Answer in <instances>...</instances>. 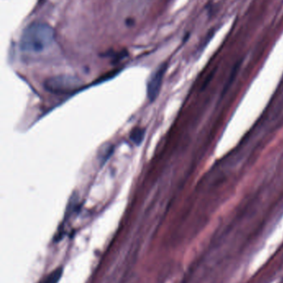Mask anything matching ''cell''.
<instances>
[{"instance_id":"5","label":"cell","mask_w":283,"mask_h":283,"mask_svg":"<svg viewBox=\"0 0 283 283\" xmlns=\"http://www.w3.org/2000/svg\"><path fill=\"white\" fill-rule=\"evenodd\" d=\"M144 132H145L144 129H141V128H136L134 130H132V132L130 133L131 140L133 141V143L139 145L144 139Z\"/></svg>"},{"instance_id":"2","label":"cell","mask_w":283,"mask_h":283,"mask_svg":"<svg viewBox=\"0 0 283 283\" xmlns=\"http://www.w3.org/2000/svg\"><path fill=\"white\" fill-rule=\"evenodd\" d=\"M43 86L51 94L67 96L79 90L83 86V82L77 76H55L47 79Z\"/></svg>"},{"instance_id":"4","label":"cell","mask_w":283,"mask_h":283,"mask_svg":"<svg viewBox=\"0 0 283 283\" xmlns=\"http://www.w3.org/2000/svg\"><path fill=\"white\" fill-rule=\"evenodd\" d=\"M63 274V267L59 266V267H57V269H55L51 273H49L48 277H46L45 279L42 283H58L61 280Z\"/></svg>"},{"instance_id":"1","label":"cell","mask_w":283,"mask_h":283,"mask_svg":"<svg viewBox=\"0 0 283 283\" xmlns=\"http://www.w3.org/2000/svg\"><path fill=\"white\" fill-rule=\"evenodd\" d=\"M54 41L53 28L45 22L36 21L23 30L20 37V49L26 53H41L53 46Z\"/></svg>"},{"instance_id":"3","label":"cell","mask_w":283,"mask_h":283,"mask_svg":"<svg viewBox=\"0 0 283 283\" xmlns=\"http://www.w3.org/2000/svg\"><path fill=\"white\" fill-rule=\"evenodd\" d=\"M165 66H161L155 73L151 76L147 84L148 98L151 102L158 97L159 93L161 88L162 82L165 72Z\"/></svg>"}]
</instances>
